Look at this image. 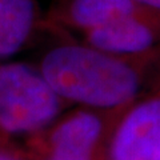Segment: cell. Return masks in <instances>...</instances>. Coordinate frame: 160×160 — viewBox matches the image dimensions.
I'll return each instance as SVG.
<instances>
[{"label": "cell", "instance_id": "6da1fadb", "mask_svg": "<svg viewBox=\"0 0 160 160\" xmlns=\"http://www.w3.org/2000/svg\"><path fill=\"white\" fill-rule=\"evenodd\" d=\"M39 69L67 104L108 113H122L160 87V52L123 58L68 43L49 49Z\"/></svg>", "mask_w": 160, "mask_h": 160}, {"label": "cell", "instance_id": "7a4b0ae2", "mask_svg": "<svg viewBox=\"0 0 160 160\" xmlns=\"http://www.w3.org/2000/svg\"><path fill=\"white\" fill-rule=\"evenodd\" d=\"M66 106L39 68L0 63V139L46 131Z\"/></svg>", "mask_w": 160, "mask_h": 160}, {"label": "cell", "instance_id": "3957f363", "mask_svg": "<svg viewBox=\"0 0 160 160\" xmlns=\"http://www.w3.org/2000/svg\"><path fill=\"white\" fill-rule=\"evenodd\" d=\"M160 149V87L119 113L102 160H155Z\"/></svg>", "mask_w": 160, "mask_h": 160}, {"label": "cell", "instance_id": "277c9868", "mask_svg": "<svg viewBox=\"0 0 160 160\" xmlns=\"http://www.w3.org/2000/svg\"><path fill=\"white\" fill-rule=\"evenodd\" d=\"M86 43L123 58H146L160 52V13L144 11L84 33Z\"/></svg>", "mask_w": 160, "mask_h": 160}, {"label": "cell", "instance_id": "5b68a950", "mask_svg": "<svg viewBox=\"0 0 160 160\" xmlns=\"http://www.w3.org/2000/svg\"><path fill=\"white\" fill-rule=\"evenodd\" d=\"M148 9L132 0H63L55 9V20L83 35Z\"/></svg>", "mask_w": 160, "mask_h": 160}, {"label": "cell", "instance_id": "8992f818", "mask_svg": "<svg viewBox=\"0 0 160 160\" xmlns=\"http://www.w3.org/2000/svg\"><path fill=\"white\" fill-rule=\"evenodd\" d=\"M33 0H0V59L16 53L33 31Z\"/></svg>", "mask_w": 160, "mask_h": 160}, {"label": "cell", "instance_id": "52a82bcc", "mask_svg": "<svg viewBox=\"0 0 160 160\" xmlns=\"http://www.w3.org/2000/svg\"><path fill=\"white\" fill-rule=\"evenodd\" d=\"M0 160H28V159L24 158L20 152L0 146Z\"/></svg>", "mask_w": 160, "mask_h": 160}, {"label": "cell", "instance_id": "ba28073f", "mask_svg": "<svg viewBox=\"0 0 160 160\" xmlns=\"http://www.w3.org/2000/svg\"><path fill=\"white\" fill-rule=\"evenodd\" d=\"M132 2L148 11L160 13V0H132Z\"/></svg>", "mask_w": 160, "mask_h": 160}, {"label": "cell", "instance_id": "9c48e42d", "mask_svg": "<svg viewBox=\"0 0 160 160\" xmlns=\"http://www.w3.org/2000/svg\"><path fill=\"white\" fill-rule=\"evenodd\" d=\"M155 160H160V149H159V152L156 153V156H155Z\"/></svg>", "mask_w": 160, "mask_h": 160}]
</instances>
